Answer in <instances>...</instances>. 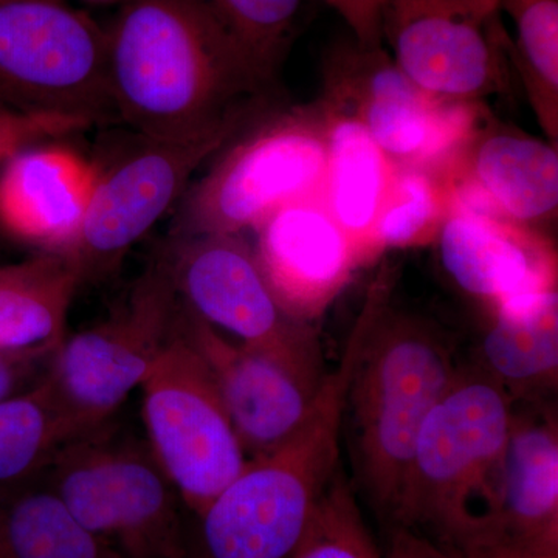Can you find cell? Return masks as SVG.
I'll use <instances>...</instances> for the list:
<instances>
[{
    "label": "cell",
    "instance_id": "cell-1",
    "mask_svg": "<svg viewBox=\"0 0 558 558\" xmlns=\"http://www.w3.org/2000/svg\"><path fill=\"white\" fill-rule=\"evenodd\" d=\"M108 38L117 121L143 137L236 135L267 109L274 84L204 0H128Z\"/></svg>",
    "mask_w": 558,
    "mask_h": 558
},
{
    "label": "cell",
    "instance_id": "cell-2",
    "mask_svg": "<svg viewBox=\"0 0 558 558\" xmlns=\"http://www.w3.org/2000/svg\"><path fill=\"white\" fill-rule=\"evenodd\" d=\"M391 289L392 281L371 323L344 407L359 478L389 526L418 432L459 368L444 330L392 306Z\"/></svg>",
    "mask_w": 558,
    "mask_h": 558
},
{
    "label": "cell",
    "instance_id": "cell-3",
    "mask_svg": "<svg viewBox=\"0 0 558 558\" xmlns=\"http://www.w3.org/2000/svg\"><path fill=\"white\" fill-rule=\"evenodd\" d=\"M515 402L478 366H459L418 432L391 526L453 553L497 499Z\"/></svg>",
    "mask_w": 558,
    "mask_h": 558
},
{
    "label": "cell",
    "instance_id": "cell-4",
    "mask_svg": "<svg viewBox=\"0 0 558 558\" xmlns=\"http://www.w3.org/2000/svg\"><path fill=\"white\" fill-rule=\"evenodd\" d=\"M183 194L171 238L242 234L293 202L322 196L328 170L322 101L264 113Z\"/></svg>",
    "mask_w": 558,
    "mask_h": 558
},
{
    "label": "cell",
    "instance_id": "cell-5",
    "mask_svg": "<svg viewBox=\"0 0 558 558\" xmlns=\"http://www.w3.org/2000/svg\"><path fill=\"white\" fill-rule=\"evenodd\" d=\"M40 480L121 558H186L182 499L148 440L102 425L65 444Z\"/></svg>",
    "mask_w": 558,
    "mask_h": 558
},
{
    "label": "cell",
    "instance_id": "cell-6",
    "mask_svg": "<svg viewBox=\"0 0 558 558\" xmlns=\"http://www.w3.org/2000/svg\"><path fill=\"white\" fill-rule=\"evenodd\" d=\"M108 47V31L65 0H0V102L113 123Z\"/></svg>",
    "mask_w": 558,
    "mask_h": 558
},
{
    "label": "cell",
    "instance_id": "cell-7",
    "mask_svg": "<svg viewBox=\"0 0 558 558\" xmlns=\"http://www.w3.org/2000/svg\"><path fill=\"white\" fill-rule=\"evenodd\" d=\"M179 304L163 247L105 322L62 340L47 380L81 435L109 424L142 387L174 336Z\"/></svg>",
    "mask_w": 558,
    "mask_h": 558
},
{
    "label": "cell",
    "instance_id": "cell-8",
    "mask_svg": "<svg viewBox=\"0 0 558 558\" xmlns=\"http://www.w3.org/2000/svg\"><path fill=\"white\" fill-rule=\"evenodd\" d=\"M142 389L150 450L197 517L248 457L207 363L180 329L179 312L174 336Z\"/></svg>",
    "mask_w": 558,
    "mask_h": 558
},
{
    "label": "cell",
    "instance_id": "cell-9",
    "mask_svg": "<svg viewBox=\"0 0 558 558\" xmlns=\"http://www.w3.org/2000/svg\"><path fill=\"white\" fill-rule=\"evenodd\" d=\"M322 101L354 117L398 167L446 170L488 121L483 102L433 97L381 47L355 40L329 54Z\"/></svg>",
    "mask_w": 558,
    "mask_h": 558
},
{
    "label": "cell",
    "instance_id": "cell-10",
    "mask_svg": "<svg viewBox=\"0 0 558 558\" xmlns=\"http://www.w3.org/2000/svg\"><path fill=\"white\" fill-rule=\"evenodd\" d=\"M236 135L194 142L140 135L138 143L108 167H95L83 223L72 245L62 252L72 260L81 286L100 284L117 275L128 252L183 197L194 172Z\"/></svg>",
    "mask_w": 558,
    "mask_h": 558
},
{
    "label": "cell",
    "instance_id": "cell-11",
    "mask_svg": "<svg viewBox=\"0 0 558 558\" xmlns=\"http://www.w3.org/2000/svg\"><path fill=\"white\" fill-rule=\"evenodd\" d=\"M163 247L180 299L208 325L293 368L325 376L314 326L282 310L242 234L170 238Z\"/></svg>",
    "mask_w": 558,
    "mask_h": 558
},
{
    "label": "cell",
    "instance_id": "cell-12",
    "mask_svg": "<svg viewBox=\"0 0 558 558\" xmlns=\"http://www.w3.org/2000/svg\"><path fill=\"white\" fill-rule=\"evenodd\" d=\"M384 39L396 65L440 100L483 102L508 89L509 36L498 13L480 20L440 0H389Z\"/></svg>",
    "mask_w": 558,
    "mask_h": 558
},
{
    "label": "cell",
    "instance_id": "cell-13",
    "mask_svg": "<svg viewBox=\"0 0 558 558\" xmlns=\"http://www.w3.org/2000/svg\"><path fill=\"white\" fill-rule=\"evenodd\" d=\"M322 498L317 481L292 454L250 458L197 515L186 558H290Z\"/></svg>",
    "mask_w": 558,
    "mask_h": 558
},
{
    "label": "cell",
    "instance_id": "cell-14",
    "mask_svg": "<svg viewBox=\"0 0 558 558\" xmlns=\"http://www.w3.org/2000/svg\"><path fill=\"white\" fill-rule=\"evenodd\" d=\"M535 407L513 414L497 499L454 558H558V425Z\"/></svg>",
    "mask_w": 558,
    "mask_h": 558
},
{
    "label": "cell",
    "instance_id": "cell-15",
    "mask_svg": "<svg viewBox=\"0 0 558 558\" xmlns=\"http://www.w3.org/2000/svg\"><path fill=\"white\" fill-rule=\"evenodd\" d=\"M179 326L216 381L248 459L277 449L310 416L325 376L220 336L180 299Z\"/></svg>",
    "mask_w": 558,
    "mask_h": 558
},
{
    "label": "cell",
    "instance_id": "cell-16",
    "mask_svg": "<svg viewBox=\"0 0 558 558\" xmlns=\"http://www.w3.org/2000/svg\"><path fill=\"white\" fill-rule=\"evenodd\" d=\"M259 269L282 310L314 325L362 267L322 196L279 208L256 227Z\"/></svg>",
    "mask_w": 558,
    "mask_h": 558
},
{
    "label": "cell",
    "instance_id": "cell-17",
    "mask_svg": "<svg viewBox=\"0 0 558 558\" xmlns=\"http://www.w3.org/2000/svg\"><path fill=\"white\" fill-rule=\"evenodd\" d=\"M440 266L457 288L488 310L558 289L554 241L543 230L451 199L435 240Z\"/></svg>",
    "mask_w": 558,
    "mask_h": 558
},
{
    "label": "cell",
    "instance_id": "cell-18",
    "mask_svg": "<svg viewBox=\"0 0 558 558\" xmlns=\"http://www.w3.org/2000/svg\"><path fill=\"white\" fill-rule=\"evenodd\" d=\"M451 199L543 230L558 208V149L487 121L446 168Z\"/></svg>",
    "mask_w": 558,
    "mask_h": 558
},
{
    "label": "cell",
    "instance_id": "cell-19",
    "mask_svg": "<svg viewBox=\"0 0 558 558\" xmlns=\"http://www.w3.org/2000/svg\"><path fill=\"white\" fill-rule=\"evenodd\" d=\"M95 165L57 145H35L0 172V229L39 252H65L78 234Z\"/></svg>",
    "mask_w": 558,
    "mask_h": 558
},
{
    "label": "cell",
    "instance_id": "cell-20",
    "mask_svg": "<svg viewBox=\"0 0 558 558\" xmlns=\"http://www.w3.org/2000/svg\"><path fill=\"white\" fill-rule=\"evenodd\" d=\"M478 366L512 398L538 403L557 388L558 289L488 310Z\"/></svg>",
    "mask_w": 558,
    "mask_h": 558
},
{
    "label": "cell",
    "instance_id": "cell-21",
    "mask_svg": "<svg viewBox=\"0 0 558 558\" xmlns=\"http://www.w3.org/2000/svg\"><path fill=\"white\" fill-rule=\"evenodd\" d=\"M326 113L328 170L322 201L357 250L360 264L369 259V241L398 165L392 163L354 117L330 108Z\"/></svg>",
    "mask_w": 558,
    "mask_h": 558
},
{
    "label": "cell",
    "instance_id": "cell-22",
    "mask_svg": "<svg viewBox=\"0 0 558 558\" xmlns=\"http://www.w3.org/2000/svg\"><path fill=\"white\" fill-rule=\"evenodd\" d=\"M80 286L62 252H38L0 267V351L60 347Z\"/></svg>",
    "mask_w": 558,
    "mask_h": 558
},
{
    "label": "cell",
    "instance_id": "cell-23",
    "mask_svg": "<svg viewBox=\"0 0 558 558\" xmlns=\"http://www.w3.org/2000/svg\"><path fill=\"white\" fill-rule=\"evenodd\" d=\"M0 558H121L43 480L0 487Z\"/></svg>",
    "mask_w": 558,
    "mask_h": 558
},
{
    "label": "cell",
    "instance_id": "cell-24",
    "mask_svg": "<svg viewBox=\"0 0 558 558\" xmlns=\"http://www.w3.org/2000/svg\"><path fill=\"white\" fill-rule=\"evenodd\" d=\"M49 374V373H47ZM49 380L0 402V487L39 480L58 451L80 438Z\"/></svg>",
    "mask_w": 558,
    "mask_h": 558
},
{
    "label": "cell",
    "instance_id": "cell-25",
    "mask_svg": "<svg viewBox=\"0 0 558 558\" xmlns=\"http://www.w3.org/2000/svg\"><path fill=\"white\" fill-rule=\"evenodd\" d=\"M499 11L515 27V39H508L509 62L548 142L557 145L558 0H498Z\"/></svg>",
    "mask_w": 558,
    "mask_h": 558
},
{
    "label": "cell",
    "instance_id": "cell-26",
    "mask_svg": "<svg viewBox=\"0 0 558 558\" xmlns=\"http://www.w3.org/2000/svg\"><path fill=\"white\" fill-rule=\"evenodd\" d=\"M451 191L446 170L398 167L369 241L371 263L387 250L435 244L449 213Z\"/></svg>",
    "mask_w": 558,
    "mask_h": 558
},
{
    "label": "cell",
    "instance_id": "cell-27",
    "mask_svg": "<svg viewBox=\"0 0 558 558\" xmlns=\"http://www.w3.org/2000/svg\"><path fill=\"white\" fill-rule=\"evenodd\" d=\"M242 53L270 84L292 46L303 0H204Z\"/></svg>",
    "mask_w": 558,
    "mask_h": 558
},
{
    "label": "cell",
    "instance_id": "cell-28",
    "mask_svg": "<svg viewBox=\"0 0 558 558\" xmlns=\"http://www.w3.org/2000/svg\"><path fill=\"white\" fill-rule=\"evenodd\" d=\"M290 558H384L343 469L319 499L310 527Z\"/></svg>",
    "mask_w": 558,
    "mask_h": 558
},
{
    "label": "cell",
    "instance_id": "cell-29",
    "mask_svg": "<svg viewBox=\"0 0 558 558\" xmlns=\"http://www.w3.org/2000/svg\"><path fill=\"white\" fill-rule=\"evenodd\" d=\"M89 128L84 121L69 117L22 112L0 102V165L40 142Z\"/></svg>",
    "mask_w": 558,
    "mask_h": 558
},
{
    "label": "cell",
    "instance_id": "cell-30",
    "mask_svg": "<svg viewBox=\"0 0 558 558\" xmlns=\"http://www.w3.org/2000/svg\"><path fill=\"white\" fill-rule=\"evenodd\" d=\"M57 349L0 351V402L28 391L46 379Z\"/></svg>",
    "mask_w": 558,
    "mask_h": 558
},
{
    "label": "cell",
    "instance_id": "cell-31",
    "mask_svg": "<svg viewBox=\"0 0 558 558\" xmlns=\"http://www.w3.org/2000/svg\"><path fill=\"white\" fill-rule=\"evenodd\" d=\"M347 22L355 43L376 49L384 43L385 11L389 0H325Z\"/></svg>",
    "mask_w": 558,
    "mask_h": 558
},
{
    "label": "cell",
    "instance_id": "cell-32",
    "mask_svg": "<svg viewBox=\"0 0 558 558\" xmlns=\"http://www.w3.org/2000/svg\"><path fill=\"white\" fill-rule=\"evenodd\" d=\"M384 558H454L433 539L402 526L389 527L387 553Z\"/></svg>",
    "mask_w": 558,
    "mask_h": 558
},
{
    "label": "cell",
    "instance_id": "cell-33",
    "mask_svg": "<svg viewBox=\"0 0 558 558\" xmlns=\"http://www.w3.org/2000/svg\"><path fill=\"white\" fill-rule=\"evenodd\" d=\"M440 2L465 11L480 20H488L498 13V0H440Z\"/></svg>",
    "mask_w": 558,
    "mask_h": 558
},
{
    "label": "cell",
    "instance_id": "cell-34",
    "mask_svg": "<svg viewBox=\"0 0 558 558\" xmlns=\"http://www.w3.org/2000/svg\"><path fill=\"white\" fill-rule=\"evenodd\" d=\"M95 2H108V0H95Z\"/></svg>",
    "mask_w": 558,
    "mask_h": 558
}]
</instances>
